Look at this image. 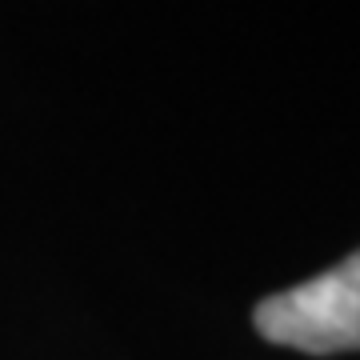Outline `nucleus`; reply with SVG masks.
<instances>
[{
    "mask_svg": "<svg viewBox=\"0 0 360 360\" xmlns=\"http://www.w3.org/2000/svg\"><path fill=\"white\" fill-rule=\"evenodd\" d=\"M269 345L309 356H336L360 348V248L312 281L264 296L252 312Z\"/></svg>",
    "mask_w": 360,
    "mask_h": 360,
    "instance_id": "1",
    "label": "nucleus"
}]
</instances>
